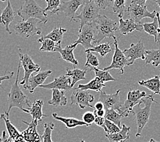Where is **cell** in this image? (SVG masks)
<instances>
[{
  "label": "cell",
  "instance_id": "48",
  "mask_svg": "<svg viewBox=\"0 0 160 142\" xmlns=\"http://www.w3.org/2000/svg\"><path fill=\"white\" fill-rule=\"evenodd\" d=\"M94 114L95 116H99V117H105V110H94Z\"/></svg>",
  "mask_w": 160,
  "mask_h": 142
},
{
  "label": "cell",
  "instance_id": "3",
  "mask_svg": "<svg viewBox=\"0 0 160 142\" xmlns=\"http://www.w3.org/2000/svg\"><path fill=\"white\" fill-rule=\"evenodd\" d=\"M153 103H158V102L155 100L153 96L148 95L147 97H144L141 100L140 103L137 105L138 108L136 109V111H133V114L135 116L137 126L136 137L142 136V130L149 121L151 106Z\"/></svg>",
  "mask_w": 160,
  "mask_h": 142
},
{
  "label": "cell",
  "instance_id": "57",
  "mask_svg": "<svg viewBox=\"0 0 160 142\" xmlns=\"http://www.w3.org/2000/svg\"><path fill=\"white\" fill-rule=\"evenodd\" d=\"M159 72H160V69H159Z\"/></svg>",
  "mask_w": 160,
  "mask_h": 142
},
{
  "label": "cell",
  "instance_id": "24",
  "mask_svg": "<svg viewBox=\"0 0 160 142\" xmlns=\"http://www.w3.org/2000/svg\"><path fill=\"white\" fill-rule=\"evenodd\" d=\"M43 104L44 103L42 100H36L31 105V107L29 109V111H30L29 114L32 115V119L36 120L40 122L42 121V118L44 117H48V115L42 114V109Z\"/></svg>",
  "mask_w": 160,
  "mask_h": 142
},
{
  "label": "cell",
  "instance_id": "6",
  "mask_svg": "<svg viewBox=\"0 0 160 142\" xmlns=\"http://www.w3.org/2000/svg\"><path fill=\"white\" fill-rule=\"evenodd\" d=\"M38 19H30L27 21H19L13 25L16 34L23 38H29L36 35H41V30L37 27Z\"/></svg>",
  "mask_w": 160,
  "mask_h": 142
},
{
  "label": "cell",
  "instance_id": "39",
  "mask_svg": "<svg viewBox=\"0 0 160 142\" xmlns=\"http://www.w3.org/2000/svg\"><path fill=\"white\" fill-rule=\"evenodd\" d=\"M86 67H90V69L97 68L99 66V61L95 55L92 52L86 53V62L85 64Z\"/></svg>",
  "mask_w": 160,
  "mask_h": 142
},
{
  "label": "cell",
  "instance_id": "16",
  "mask_svg": "<svg viewBox=\"0 0 160 142\" xmlns=\"http://www.w3.org/2000/svg\"><path fill=\"white\" fill-rule=\"evenodd\" d=\"M23 122L28 125V128L21 133L25 142H42V137L37 131V120L32 119L30 123L25 121Z\"/></svg>",
  "mask_w": 160,
  "mask_h": 142
},
{
  "label": "cell",
  "instance_id": "50",
  "mask_svg": "<svg viewBox=\"0 0 160 142\" xmlns=\"http://www.w3.org/2000/svg\"><path fill=\"white\" fill-rule=\"evenodd\" d=\"M157 18H158V23H159V28L160 30V13L159 12H158L157 13ZM158 42H160V32L158 34V39H157V43Z\"/></svg>",
  "mask_w": 160,
  "mask_h": 142
},
{
  "label": "cell",
  "instance_id": "33",
  "mask_svg": "<svg viewBox=\"0 0 160 142\" xmlns=\"http://www.w3.org/2000/svg\"><path fill=\"white\" fill-rule=\"evenodd\" d=\"M65 32H67V30H65V29H63L62 27H56L53 29V31L49 33L47 35L42 36V37L44 38H49L56 43L61 45V42L63 39V36Z\"/></svg>",
  "mask_w": 160,
  "mask_h": 142
},
{
  "label": "cell",
  "instance_id": "10",
  "mask_svg": "<svg viewBox=\"0 0 160 142\" xmlns=\"http://www.w3.org/2000/svg\"><path fill=\"white\" fill-rule=\"evenodd\" d=\"M114 45V53L112 58V62L109 66L105 67L104 71H109L111 69H118L120 71V73L121 75L124 74V68L125 66H128L129 60L123 53V51L119 49L118 45V41L116 38L113 37Z\"/></svg>",
  "mask_w": 160,
  "mask_h": 142
},
{
  "label": "cell",
  "instance_id": "19",
  "mask_svg": "<svg viewBox=\"0 0 160 142\" xmlns=\"http://www.w3.org/2000/svg\"><path fill=\"white\" fill-rule=\"evenodd\" d=\"M7 6L2 10L1 15H0V23L5 26L6 31L8 32L10 34H12L10 30V24L14 21L15 17L16 12L12 9V7L10 3V0H6Z\"/></svg>",
  "mask_w": 160,
  "mask_h": 142
},
{
  "label": "cell",
  "instance_id": "52",
  "mask_svg": "<svg viewBox=\"0 0 160 142\" xmlns=\"http://www.w3.org/2000/svg\"><path fill=\"white\" fill-rule=\"evenodd\" d=\"M148 142H159V141H155V140H154L153 139H151V140H150V141H148Z\"/></svg>",
  "mask_w": 160,
  "mask_h": 142
},
{
  "label": "cell",
  "instance_id": "38",
  "mask_svg": "<svg viewBox=\"0 0 160 142\" xmlns=\"http://www.w3.org/2000/svg\"><path fill=\"white\" fill-rule=\"evenodd\" d=\"M54 128H55V125L52 122L45 124L44 133L41 136L43 142H53L52 140V133Z\"/></svg>",
  "mask_w": 160,
  "mask_h": 142
},
{
  "label": "cell",
  "instance_id": "27",
  "mask_svg": "<svg viewBox=\"0 0 160 142\" xmlns=\"http://www.w3.org/2000/svg\"><path fill=\"white\" fill-rule=\"evenodd\" d=\"M74 68L72 70H71L68 68H67V73L66 75L67 76L71 78L72 81L71 83V86L72 88L74 87L75 84L79 81H82V80L86 79V70H80V69L76 68L75 67H73Z\"/></svg>",
  "mask_w": 160,
  "mask_h": 142
},
{
  "label": "cell",
  "instance_id": "28",
  "mask_svg": "<svg viewBox=\"0 0 160 142\" xmlns=\"http://www.w3.org/2000/svg\"><path fill=\"white\" fill-rule=\"evenodd\" d=\"M52 116L54 119L58 120V121L63 122L65 126H66L68 129H73V128H75V127L79 126H88V125H87L84 122L82 121V120L76 119V118L61 117V116H58L56 113H53V114H52Z\"/></svg>",
  "mask_w": 160,
  "mask_h": 142
},
{
  "label": "cell",
  "instance_id": "49",
  "mask_svg": "<svg viewBox=\"0 0 160 142\" xmlns=\"http://www.w3.org/2000/svg\"><path fill=\"white\" fill-rule=\"evenodd\" d=\"M147 0H132V3H135L136 4L140 5L142 6H144L146 5V2Z\"/></svg>",
  "mask_w": 160,
  "mask_h": 142
},
{
  "label": "cell",
  "instance_id": "44",
  "mask_svg": "<svg viewBox=\"0 0 160 142\" xmlns=\"http://www.w3.org/2000/svg\"><path fill=\"white\" fill-rule=\"evenodd\" d=\"M105 119L104 117H99V116H95V120H94V123L96 125L99 126L102 128L105 124Z\"/></svg>",
  "mask_w": 160,
  "mask_h": 142
},
{
  "label": "cell",
  "instance_id": "43",
  "mask_svg": "<svg viewBox=\"0 0 160 142\" xmlns=\"http://www.w3.org/2000/svg\"><path fill=\"white\" fill-rule=\"evenodd\" d=\"M82 121L84 122L88 126H91L92 124L94 122V120H95V115H94V113L91 111H86L83 114L82 116Z\"/></svg>",
  "mask_w": 160,
  "mask_h": 142
},
{
  "label": "cell",
  "instance_id": "31",
  "mask_svg": "<svg viewBox=\"0 0 160 142\" xmlns=\"http://www.w3.org/2000/svg\"><path fill=\"white\" fill-rule=\"evenodd\" d=\"M37 42L41 44V47L39 49L41 52H56L57 47H61V45L56 43L49 38H44L42 36L38 40Z\"/></svg>",
  "mask_w": 160,
  "mask_h": 142
},
{
  "label": "cell",
  "instance_id": "41",
  "mask_svg": "<svg viewBox=\"0 0 160 142\" xmlns=\"http://www.w3.org/2000/svg\"><path fill=\"white\" fill-rule=\"evenodd\" d=\"M47 6L46 8L45 9V12L47 11L51 12V14H57V11L59 9L60 6L61 5L60 0H45Z\"/></svg>",
  "mask_w": 160,
  "mask_h": 142
},
{
  "label": "cell",
  "instance_id": "36",
  "mask_svg": "<svg viewBox=\"0 0 160 142\" xmlns=\"http://www.w3.org/2000/svg\"><path fill=\"white\" fill-rule=\"evenodd\" d=\"M91 70H93L95 74L96 77L101 79V81L103 83L108 81H115L116 79L112 76L109 71H104L103 69H100L97 68H93Z\"/></svg>",
  "mask_w": 160,
  "mask_h": 142
},
{
  "label": "cell",
  "instance_id": "13",
  "mask_svg": "<svg viewBox=\"0 0 160 142\" xmlns=\"http://www.w3.org/2000/svg\"><path fill=\"white\" fill-rule=\"evenodd\" d=\"M120 92H121V90H118L114 94H108L105 92H103L102 90L101 91L99 100L103 103L105 110L112 109L121 114V108L122 105L121 103V100H120Z\"/></svg>",
  "mask_w": 160,
  "mask_h": 142
},
{
  "label": "cell",
  "instance_id": "56",
  "mask_svg": "<svg viewBox=\"0 0 160 142\" xmlns=\"http://www.w3.org/2000/svg\"><path fill=\"white\" fill-rule=\"evenodd\" d=\"M127 140H124V141H121V142H126Z\"/></svg>",
  "mask_w": 160,
  "mask_h": 142
},
{
  "label": "cell",
  "instance_id": "47",
  "mask_svg": "<svg viewBox=\"0 0 160 142\" xmlns=\"http://www.w3.org/2000/svg\"><path fill=\"white\" fill-rule=\"evenodd\" d=\"M2 142H12V140L10 138V137H7L6 136V132L5 130H3L2 132Z\"/></svg>",
  "mask_w": 160,
  "mask_h": 142
},
{
  "label": "cell",
  "instance_id": "40",
  "mask_svg": "<svg viewBox=\"0 0 160 142\" xmlns=\"http://www.w3.org/2000/svg\"><path fill=\"white\" fill-rule=\"evenodd\" d=\"M102 128L106 132V134H114L120 132L122 129L117 125H115L114 123L112 122L110 120L106 119L105 120V124Z\"/></svg>",
  "mask_w": 160,
  "mask_h": 142
},
{
  "label": "cell",
  "instance_id": "17",
  "mask_svg": "<svg viewBox=\"0 0 160 142\" xmlns=\"http://www.w3.org/2000/svg\"><path fill=\"white\" fill-rule=\"evenodd\" d=\"M71 78L66 75H62L54 79L52 82L46 85L40 86V87L48 90H60L64 91H69L72 89L71 86Z\"/></svg>",
  "mask_w": 160,
  "mask_h": 142
},
{
  "label": "cell",
  "instance_id": "46",
  "mask_svg": "<svg viewBox=\"0 0 160 142\" xmlns=\"http://www.w3.org/2000/svg\"><path fill=\"white\" fill-rule=\"evenodd\" d=\"M14 75V72L10 73V75H4L3 76H0V87H2V83L5 81V80H9L12 78V76Z\"/></svg>",
  "mask_w": 160,
  "mask_h": 142
},
{
  "label": "cell",
  "instance_id": "21",
  "mask_svg": "<svg viewBox=\"0 0 160 142\" xmlns=\"http://www.w3.org/2000/svg\"><path fill=\"white\" fill-rule=\"evenodd\" d=\"M0 118L4 121L9 136L14 142H25L22 135L19 133V131L17 129L16 127L10 122L9 117H8L5 114H0Z\"/></svg>",
  "mask_w": 160,
  "mask_h": 142
},
{
  "label": "cell",
  "instance_id": "2",
  "mask_svg": "<svg viewBox=\"0 0 160 142\" xmlns=\"http://www.w3.org/2000/svg\"><path fill=\"white\" fill-rule=\"evenodd\" d=\"M94 44H99L106 38H113L118 30L117 22L109 19L105 15H99L93 24Z\"/></svg>",
  "mask_w": 160,
  "mask_h": 142
},
{
  "label": "cell",
  "instance_id": "37",
  "mask_svg": "<svg viewBox=\"0 0 160 142\" xmlns=\"http://www.w3.org/2000/svg\"><path fill=\"white\" fill-rule=\"evenodd\" d=\"M127 0H114L112 11L120 18H122L126 10V3Z\"/></svg>",
  "mask_w": 160,
  "mask_h": 142
},
{
  "label": "cell",
  "instance_id": "32",
  "mask_svg": "<svg viewBox=\"0 0 160 142\" xmlns=\"http://www.w3.org/2000/svg\"><path fill=\"white\" fill-rule=\"evenodd\" d=\"M143 26V30L147 32L148 34L152 36L155 37V42L157 43V39L158 34L160 32V30L159 28V23L158 18H156L153 19V21L152 23H146L142 24Z\"/></svg>",
  "mask_w": 160,
  "mask_h": 142
},
{
  "label": "cell",
  "instance_id": "30",
  "mask_svg": "<svg viewBox=\"0 0 160 142\" xmlns=\"http://www.w3.org/2000/svg\"><path fill=\"white\" fill-rule=\"evenodd\" d=\"M145 65L151 64L154 67L160 66V49L155 50H147Z\"/></svg>",
  "mask_w": 160,
  "mask_h": 142
},
{
  "label": "cell",
  "instance_id": "42",
  "mask_svg": "<svg viewBox=\"0 0 160 142\" xmlns=\"http://www.w3.org/2000/svg\"><path fill=\"white\" fill-rule=\"evenodd\" d=\"M91 1L95 3L99 10H105L114 2V0H91Z\"/></svg>",
  "mask_w": 160,
  "mask_h": 142
},
{
  "label": "cell",
  "instance_id": "55",
  "mask_svg": "<svg viewBox=\"0 0 160 142\" xmlns=\"http://www.w3.org/2000/svg\"><path fill=\"white\" fill-rule=\"evenodd\" d=\"M80 142H85V141L84 140H81V141Z\"/></svg>",
  "mask_w": 160,
  "mask_h": 142
},
{
  "label": "cell",
  "instance_id": "22",
  "mask_svg": "<svg viewBox=\"0 0 160 142\" xmlns=\"http://www.w3.org/2000/svg\"><path fill=\"white\" fill-rule=\"evenodd\" d=\"M76 48L73 45H70L65 47L64 49H62L61 47H57L56 49V52L60 53L61 55L62 58L67 62L71 63L73 65V67H75L76 66L78 65V61L75 59L73 54V51Z\"/></svg>",
  "mask_w": 160,
  "mask_h": 142
},
{
  "label": "cell",
  "instance_id": "35",
  "mask_svg": "<svg viewBox=\"0 0 160 142\" xmlns=\"http://www.w3.org/2000/svg\"><path fill=\"white\" fill-rule=\"evenodd\" d=\"M112 51L110 43L105 42L103 44H100V45L94 47L93 48L90 49L88 50H86L85 52H96L100 54L101 57H105V56L109 53Z\"/></svg>",
  "mask_w": 160,
  "mask_h": 142
},
{
  "label": "cell",
  "instance_id": "29",
  "mask_svg": "<svg viewBox=\"0 0 160 142\" xmlns=\"http://www.w3.org/2000/svg\"><path fill=\"white\" fill-rule=\"evenodd\" d=\"M105 87V84L101 81V79L96 77L91 80L87 84H79L77 88L82 90H94L96 92H101V89Z\"/></svg>",
  "mask_w": 160,
  "mask_h": 142
},
{
  "label": "cell",
  "instance_id": "5",
  "mask_svg": "<svg viewBox=\"0 0 160 142\" xmlns=\"http://www.w3.org/2000/svg\"><path fill=\"white\" fill-rule=\"evenodd\" d=\"M99 9L91 0H86L82 6L81 12L77 16H75L72 21L79 19L80 21V25L79 28V33L81 32L82 28L86 25L93 24L94 21L100 14L99 13Z\"/></svg>",
  "mask_w": 160,
  "mask_h": 142
},
{
  "label": "cell",
  "instance_id": "8",
  "mask_svg": "<svg viewBox=\"0 0 160 142\" xmlns=\"http://www.w3.org/2000/svg\"><path fill=\"white\" fill-rule=\"evenodd\" d=\"M147 93L140 92L139 90H132L129 89L127 93V99L121 108L123 117H128L130 114H133V107L139 104L143 98L146 97Z\"/></svg>",
  "mask_w": 160,
  "mask_h": 142
},
{
  "label": "cell",
  "instance_id": "34",
  "mask_svg": "<svg viewBox=\"0 0 160 142\" xmlns=\"http://www.w3.org/2000/svg\"><path fill=\"white\" fill-rule=\"evenodd\" d=\"M105 119L110 120L112 122L114 123L115 125H117L120 128L122 129L121 126V120L123 116L122 114H119V113L114 110V109H107L105 110Z\"/></svg>",
  "mask_w": 160,
  "mask_h": 142
},
{
  "label": "cell",
  "instance_id": "51",
  "mask_svg": "<svg viewBox=\"0 0 160 142\" xmlns=\"http://www.w3.org/2000/svg\"><path fill=\"white\" fill-rule=\"evenodd\" d=\"M155 2H156V3H157V4L158 5V6L160 8V0H155Z\"/></svg>",
  "mask_w": 160,
  "mask_h": 142
},
{
  "label": "cell",
  "instance_id": "25",
  "mask_svg": "<svg viewBox=\"0 0 160 142\" xmlns=\"http://www.w3.org/2000/svg\"><path fill=\"white\" fill-rule=\"evenodd\" d=\"M130 129L131 127L122 125V129L120 132L114 134H106L105 137L110 142H121L124 140H129Z\"/></svg>",
  "mask_w": 160,
  "mask_h": 142
},
{
  "label": "cell",
  "instance_id": "45",
  "mask_svg": "<svg viewBox=\"0 0 160 142\" xmlns=\"http://www.w3.org/2000/svg\"><path fill=\"white\" fill-rule=\"evenodd\" d=\"M94 110H103V109H105L103 103L99 100L97 102L95 105H94Z\"/></svg>",
  "mask_w": 160,
  "mask_h": 142
},
{
  "label": "cell",
  "instance_id": "18",
  "mask_svg": "<svg viewBox=\"0 0 160 142\" xmlns=\"http://www.w3.org/2000/svg\"><path fill=\"white\" fill-rule=\"evenodd\" d=\"M118 30L122 35H127L133 31L142 32L143 30V26L141 23H136L132 19L124 20L122 18H120Z\"/></svg>",
  "mask_w": 160,
  "mask_h": 142
},
{
  "label": "cell",
  "instance_id": "9",
  "mask_svg": "<svg viewBox=\"0 0 160 142\" xmlns=\"http://www.w3.org/2000/svg\"><path fill=\"white\" fill-rule=\"evenodd\" d=\"M127 11L131 17V19L138 23H140L141 21L145 18H149L153 20L157 17L158 13L156 10L151 12H149L146 6H142L132 2H131V4L127 8Z\"/></svg>",
  "mask_w": 160,
  "mask_h": 142
},
{
  "label": "cell",
  "instance_id": "54",
  "mask_svg": "<svg viewBox=\"0 0 160 142\" xmlns=\"http://www.w3.org/2000/svg\"><path fill=\"white\" fill-rule=\"evenodd\" d=\"M0 1H2V2H6V0H0Z\"/></svg>",
  "mask_w": 160,
  "mask_h": 142
},
{
  "label": "cell",
  "instance_id": "11",
  "mask_svg": "<svg viewBox=\"0 0 160 142\" xmlns=\"http://www.w3.org/2000/svg\"><path fill=\"white\" fill-rule=\"evenodd\" d=\"M94 101V96L88 90H82L78 88H75L72 91L71 96V105H79L82 109L87 107L94 109V106L91 103Z\"/></svg>",
  "mask_w": 160,
  "mask_h": 142
},
{
  "label": "cell",
  "instance_id": "12",
  "mask_svg": "<svg viewBox=\"0 0 160 142\" xmlns=\"http://www.w3.org/2000/svg\"><path fill=\"white\" fill-rule=\"evenodd\" d=\"M94 32L92 24L86 25L83 26L81 32L79 33L78 38L72 44L74 47L78 45H81L86 50L92 49L94 47Z\"/></svg>",
  "mask_w": 160,
  "mask_h": 142
},
{
  "label": "cell",
  "instance_id": "23",
  "mask_svg": "<svg viewBox=\"0 0 160 142\" xmlns=\"http://www.w3.org/2000/svg\"><path fill=\"white\" fill-rule=\"evenodd\" d=\"M138 84L140 86L147 87L149 90L152 91L155 94L160 96V76L156 75L153 77L147 80H142L138 81Z\"/></svg>",
  "mask_w": 160,
  "mask_h": 142
},
{
  "label": "cell",
  "instance_id": "1",
  "mask_svg": "<svg viewBox=\"0 0 160 142\" xmlns=\"http://www.w3.org/2000/svg\"><path fill=\"white\" fill-rule=\"evenodd\" d=\"M21 61H19V65H18L17 69V74L16 80L13 84L12 85L11 90H10V93H8V105L9 107L8 111H5L4 114L9 117L10 111L12 108L17 107L21 109L25 113H30L28 109L31 107L30 100L29 99L28 96L25 95L24 93L19 86V76L21 68Z\"/></svg>",
  "mask_w": 160,
  "mask_h": 142
},
{
  "label": "cell",
  "instance_id": "14",
  "mask_svg": "<svg viewBox=\"0 0 160 142\" xmlns=\"http://www.w3.org/2000/svg\"><path fill=\"white\" fill-rule=\"evenodd\" d=\"M146 51V48H145L142 41H140L137 44L132 43L129 48L124 49L123 53L129 60L128 66H132L133 64L134 61L137 59L145 60Z\"/></svg>",
  "mask_w": 160,
  "mask_h": 142
},
{
  "label": "cell",
  "instance_id": "7",
  "mask_svg": "<svg viewBox=\"0 0 160 142\" xmlns=\"http://www.w3.org/2000/svg\"><path fill=\"white\" fill-rule=\"evenodd\" d=\"M19 56L21 63L24 69V76L23 79L20 82V84L23 86V88L25 90H28L29 86V79L30 76L33 72H39L41 70V66L38 64H35L28 54L21 53L20 48H19Z\"/></svg>",
  "mask_w": 160,
  "mask_h": 142
},
{
  "label": "cell",
  "instance_id": "26",
  "mask_svg": "<svg viewBox=\"0 0 160 142\" xmlns=\"http://www.w3.org/2000/svg\"><path fill=\"white\" fill-rule=\"evenodd\" d=\"M48 104L54 107L65 106L67 104V98L65 96L64 91L52 90V98L48 101Z\"/></svg>",
  "mask_w": 160,
  "mask_h": 142
},
{
  "label": "cell",
  "instance_id": "4",
  "mask_svg": "<svg viewBox=\"0 0 160 142\" xmlns=\"http://www.w3.org/2000/svg\"><path fill=\"white\" fill-rule=\"evenodd\" d=\"M17 14L23 21L30 19H36L39 20V23L46 24L48 21L45 9L38 6L35 0H25L23 5L17 10Z\"/></svg>",
  "mask_w": 160,
  "mask_h": 142
},
{
  "label": "cell",
  "instance_id": "20",
  "mask_svg": "<svg viewBox=\"0 0 160 142\" xmlns=\"http://www.w3.org/2000/svg\"><path fill=\"white\" fill-rule=\"evenodd\" d=\"M52 73V71H45L39 72L37 75H32L29 79V86L28 90L30 93H34L35 89L38 86H41L45 81L47 78Z\"/></svg>",
  "mask_w": 160,
  "mask_h": 142
},
{
  "label": "cell",
  "instance_id": "15",
  "mask_svg": "<svg viewBox=\"0 0 160 142\" xmlns=\"http://www.w3.org/2000/svg\"><path fill=\"white\" fill-rule=\"evenodd\" d=\"M86 1V0H69L67 2H63L57 11V14L58 12H64L65 17L71 18L70 22H71L75 16V12L79 7L84 4Z\"/></svg>",
  "mask_w": 160,
  "mask_h": 142
},
{
  "label": "cell",
  "instance_id": "53",
  "mask_svg": "<svg viewBox=\"0 0 160 142\" xmlns=\"http://www.w3.org/2000/svg\"><path fill=\"white\" fill-rule=\"evenodd\" d=\"M2 138L0 137V142H2Z\"/></svg>",
  "mask_w": 160,
  "mask_h": 142
}]
</instances>
